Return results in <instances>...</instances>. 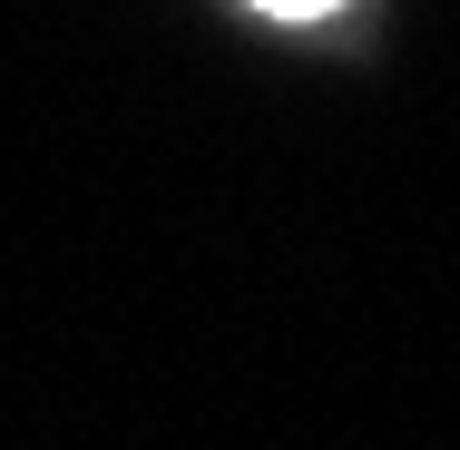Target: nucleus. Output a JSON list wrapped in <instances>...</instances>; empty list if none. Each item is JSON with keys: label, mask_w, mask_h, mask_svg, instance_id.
Wrapping results in <instances>:
<instances>
[{"label": "nucleus", "mask_w": 460, "mask_h": 450, "mask_svg": "<svg viewBox=\"0 0 460 450\" xmlns=\"http://www.w3.org/2000/svg\"><path fill=\"white\" fill-rule=\"evenodd\" d=\"M255 10H275V20H323L333 0H255Z\"/></svg>", "instance_id": "obj_1"}]
</instances>
